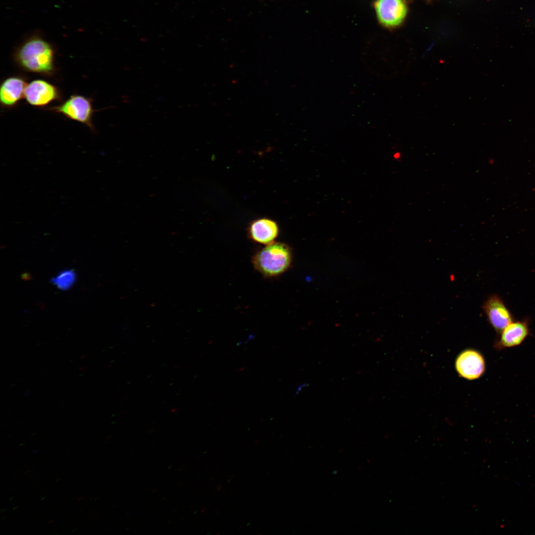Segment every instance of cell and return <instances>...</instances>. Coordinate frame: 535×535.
I'll list each match as a JSON object with an SVG mask.
<instances>
[{
  "label": "cell",
  "mask_w": 535,
  "mask_h": 535,
  "mask_svg": "<svg viewBox=\"0 0 535 535\" xmlns=\"http://www.w3.org/2000/svg\"><path fill=\"white\" fill-rule=\"evenodd\" d=\"M483 310L487 320L493 328L500 332L514 321L513 316L503 300L497 295L493 294L485 302Z\"/></svg>",
  "instance_id": "7"
},
{
  "label": "cell",
  "mask_w": 535,
  "mask_h": 535,
  "mask_svg": "<svg viewBox=\"0 0 535 535\" xmlns=\"http://www.w3.org/2000/svg\"><path fill=\"white\" fill-rule=\"evenodd\" d=\"M24 98L32 106L44 107L52 102L61 101L62 96L55 85L44 80L36 79L27 84Z\"/></svg>",
  "instance_id": "4"
},
{
  "label": "cell",
  "mask_w": 535,
  "mask_h": 535,
  "mask_svg": "<svg viewBox=\"0 0 535 535\" xmlns=\"http://www.w3.org/2000/svg\"><path fill=\"white\" fill-rule=\"evenodd\" d=\"M76 275L72 269H65L60 271L56 275L53 277L51 282L58 289L62 290L69 289L75 283Z\"/></svg>",
  "instance_id": "11"
},
{
  "label": "cell",
  "mask_w": 535,
  "mask_h": 535,
  "mask_svg": "<svg viewBox=\"0 0 535 535\" xmlns=\"http://www.w3.org/2000/svg\"><path fill=\"white\" fill-rule=\"evenodd\" d=\"M374 6L378 21L387 28L399 25L407 13L404 0H376Z\"/></svg>",
  "instance_id": "5"
},
{
  "label": "cell",
  "mask_w": 535,
  "mask_h": 535,
  "mask_svg": "<svg viewBox=\"0 0 535 535\" xmlns=\"http://www.w3.org/2000/svg\"><path fill=\"white\" fill-rule=\"evenodd\" d=\"M27 84L26 79L20 75H12L3 80L0 86L1 106L5 108L15 107L24 98Z\"/></svg>",
  "instance_id": "8"
},
{
  "label": "cell",
  "mask_w": 535,
  "mask_h": 535,
  "mask_svg": "<svg viewBox=\"0 0 535 535\" xmlns=\"http://www.w3.org/2000/svg\"><path fill=\"white\" fill-rule=\"evenodd\" d=\"M527 320L512 321L500 333L497 345L499 348H510L520 345L529 334Z\"/></svg>",
  "instance_id": "10"
},
{
  "label": "cell",
  "mask_w": 535,
  "mask_h": 535,
  "mask_svg": "<svg viewBox=\"0 0 535 535\" xmlns=\"http://www.w3.org/2000/svg\"><path fill=\"white\" fill-rule=\"evenodd\" d=\"M278 233L277 223L267 218L254 220L248 229V234L252 240L266 245L274 242Z\"/></svg>",
  "instance_id": "9"
},
{
  "label": "cell",
  "mask_w": 535,
  "mask_h": 535,
  "mask_svg": "<svg viewBox=\"0 0 535 535\" xmlns=\"http://www.w3.org/2000/svg\"><path fill=\"white\" fill-rule=\"evenodd\" d=\"M456 370L459 375L469 380L479 378L485 370V361L482 355L474 349L462 352L455 362Z\"/></svg>",
  "instance_id": "6"
},
{
  "label": "cell",
  "mask_w": 535,
  "mask_h": 535,
  "mask_svg": "<svg viewBox=\"0 0 535 535\" xmlns=\"http://www.w3.org/2000/svg\"><path fill=\"white\" fill-rule=\"evenodd\" d=\"M46 110L61 114L67 118L85 124L95 130L92 117L95 110L91 99L80 95H72L61 104L49 107Z\"/></svg>",
  "instance_id": "3"
},
{
  "label": "cell",
  "mask_w": 535,
  "mask_h": 535,
  "mask_svg": "<svg viewBox=\"0 0 535 535\" xmlns=\"http://www.w3.org/2000/svg\"><path fill=\"white\" fill-rule=\"evenodd\" d=\"M22 70L45 77L55 73V52L52 45L40 36H32L16 48L13 54Z\"/></svg>",
  "instance_id": "1"
},
{
  "label": "cell",
  "mask_w": 535,
  "mask_h": 535,
  "mask_svg": "<svg viewBox=\"0 0 535 535\" xmlns=\"http://www.w3.org/2000/svg\"><path fill=\"white\" fill-rule=\"evenodd\" d=\"M292 259L291 249L281 242H273L255 253L252 263L256 270L266 277L279 276L290 267Z\"/></svg>",
  "instance_id": "2"
},
{
  "label": "cell",
  "mask_w": 535,
  "mask_h": 535,
  "mask_svg": "<svg viewBox=\"0 0 535 535\" xmlns=\"http://www.w3.org/2000/svg\"><path fill=\"white\" fill-rule=\"evenodd\" d=\"M308 385V384L307 383H303L299 385L297 387L295 391V396L298 395V394L303 389V388L307 386Z\"/></svg>",
  "instance_id": "12"
}]
</instances>
